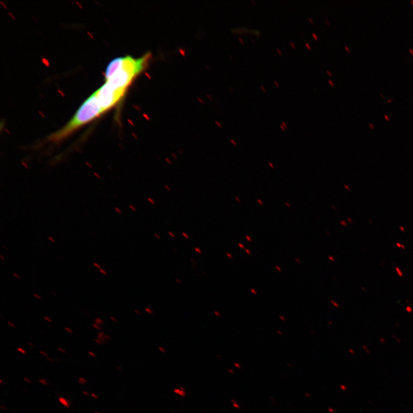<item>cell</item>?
Wrapping results in <instances>:
<instances>
[{"mask_svg":"<svg viewBox=\"0 0 413 413\" xmlns=\"http://www.w3.org/2000/svg\"><path fill=\"white\" fill-rule=\"evenodd\" d=\"M13 275H14L15 277H16L17 278V279H19V280L20 279V276H18V275H17V274L13 273Z\"/></svg>","mask_w":413,"mask_h":413,"instance_id":"836d02e7","label":"cell"},{"mask_svg":"<svg viewBox=\"0 0 413 413\" xmlns=\"http://www.w3.org/2000/svg\"><path fill=\"white\" fill-rule=\"evenodd\" d=\"M28 344L29 345V346H31V347H33V348H35V345H33L32 343H31L30 342H28Z\"/></svg>","mask_w":413,"mask_h":413,"instance_id":"f35d334b","label":"cell"},{"mask_svg":"<svg viewBox=\"0 0 413 413\" xmlns=\"http://www.w3.org/2000/svg\"><path fill=\"white\" fill-rule=\"evenodd\" d=\"M88 354H89V355L90 356H91L92 357H96V354L94 352L89 351V352H88Z\"/></svg>","mask_w":413,"mask_h":413,"instance_id":"e0dca14e","label":"cell"},{"mask_svg":"<svg viewBox=\"0 0 413 413\" xmlns=\"http://www.w3.org/2000/svg\"><path fill=\"white\" fill-rule=\"evenodd\" d=\"M282 124H283L285 128H287V126H286V124L284 123V122H282Z\"/></svg>","mask_w":413,"mask_h":413,"instance_id":"f907efd6","label":"cell"},{"mask_svg":"<svg viewBox=\"0 0 413 413\" xmlns=\"http://www.w3.org/2000/svg\"><path fill=\"white\" fill-rule=\"evenodd\" d=\"M308 19L310 21V22L311 23V24H314V20L313 19H312L311 18H308Z\"/></svg>","mask_w":413,"mask_h":413,"instance_id":"7dc6e473","label":"cell"},{"mask_svg":"<svg viewBox=\"0 0 413 413\" xmlns=\"http://www.w3.org/2000/svg\"><path fill=\"white\" fill-rule=\"evenodd\" d=\"M327 74H328L329 75H330V77H332V73H331V71H329V70H327Z\"/></svg>","mask_w":413,"mask_h":413,"instance_id":"ab89813d","label":"cell"},{"mask_svg":"<svg viewBox=\"0 0 413 413\" xmlns=\"http://www.w3.org/2000/svg\"><path fill=\"white\" fill-rule=\"evenodd\" d=\"M59 401H60V403L67 408H70V403L66 398L64 397H60L59 398Z\"/></svg>","mask_w":413,"mask_h":413,"instance_id":"5b68a950","label":"cell"},{"mask_svg":"<svg viewBox=\"0 0 413 413\" xmlns=\"http://www.w3.org/2000/svg\"><path fill=\"white\" fill-rule=\"evenodd\" d=\"M94 341H95V342H96V343H97L98 344L101 345V344H104V343L102 342V341H101L100 340H98V339H94Z\"/></svg>","mask_w":413,"mask_h":413,"instance_id":"ac0fdd59","label":"cell"},{"mask_svg":"<svg viewBox=\"0 0 413 413\" xmlns=\"http://www.w3.org/2000/svg\"><path fill=\"white\" fill-rule=\"evenodd\" d=\"M99 271H100L101 273H103L104 275H106V276H107V275H108V273H107V272H106V271H104V270H103L102 269H100Z\"/></svg>","mask_w":413,"mask_h":413,"instance_id":"cb8c5ba5","label":"cell"},{"mask_svg":"<svg viewBox=\"0 0 413 413\" xmlns=\"http://www.w3.org/2000/svg\"><path fill=\"white\" fill-rule=\"evenodd\" d=\"M174 393L177 395H178L181 397L184 398L186 397L187 393L186 391L184 389V387L183 386H180L179 388H176L174 390Z\"/></svg>","mask_w":413,"mask_h":413,"instance_id":"277c9868","label":"cell"},{"mask_svg":"<svg viewBox=\"0 0 413 413\" xmlns=\"http://www.w3.org/2000/svg\"><path fill=\"white\" fill-rule=\"evenodd\" d=\"M175 281L177 282V283H178L179 284H182V281H181L180 279H176Z\"/></svg>","mask_w":413,"mask_h":413,"instance_id":"83f0119b","label":"cell"},{"mask_svg":"<svg viewBox=\"0 0 413 413\" xmlns=\"http://www.w3.org/2000/svg\"><path fill=\"white\" fill-rule=\"evenodd\" d=\"M274 83H275V85H276V86H277L278 87H280V85H279V83H278V82H277V81H275V82H274Z\"/></svg>","mask_w":413,"mask_h":413,"instance_id":"f6af8a7d","label":"cell"},{"mask_svg":"<svg viewBox=\"0 0 413 413\" xmlns=\"http://www.w3.org/2000/svg\"><path fill=\"white\" fill-rule=\"evenodd\" d=\"M150 57V54H146L139 58H118L117 69L105 83L114 90L126 92L133 80L146 68Z\"/></svg>","mask_w":413,"mask_h":413,"instance_id":"7a4b0ae2","label":"cell"},{"mask_svg":"<svg viewBox=\"0 0 413 413\" xmlns=\"http://www.w3.org/2000/svg\"><path fill=\"white\" fill-rule=\"evenodd\" d=\"M18 350L21 353L24 354V355L27 353L26 351L24 350V349L22 348H18Z\"/></svg>","mask_w":413,"mask_h":413,"instance_id":"7c38bea8","label":"cell"},{"mask_svg":"<svg viewBox=\"0 0 413 413\" xmlns=\"http://www.w3.org/2000/svg\"><path fill=\"white\" fill-rule=\"evenodd\" d=\"M58 350L61 351L63 353H66V351L65 350V349H63L62 348H58Z\"/></svg>","mask_w":413,"mask_h":413,"instance_id":"44dd1931","label":"cell"},{"mask_svg":"<svg viewBox=\"0 0 413 413\" xmlns=\"http://www.w3.org/2000/svg\"><path fill=\"white\" fill-rule=\"evenodd\" d=\"M95 323L98 324H102L104 323V322L102 321V320H101L100 319L97 318H96V319H95Z\"/></svg>","mask_w":413,"mask_h":413,"instance_id":"9c48e42d","label":"cell"},{"mask_svg":"<svg viewBox=\"0 0 413 413\" xmlns=\"http://www.w3.org/2000/svg\"><path fill=\"white\" fill-rule=\"evenodd\" d=\"M0 258H1L3 260H5V259L4 258L2 255H0Z\"/></svg>","mask_w":413,"mask_h":413,"instance_id":"816d5d0a","label":"cell"},{"mask_svg":"<svg viewBox=\"0 0 413 413\" xmlns=\"http://www.w3.org/2000/svg\"><path fill=\"white\" fill-rule=\"evenodd\" d=\"M39 352H40V354H41L42 355H43L44 356H45V357H48L47 356V354L45 352H44L43 351H40Z\"/></svg>","mask_w":413,"mask_h":413,"instance_id":"ffe728a7","label":"cell"},{"mask_svg":"<svg viewBox=\"0 0 413 413\" xmlns=\"http://www.w3.org/2000/svg\"><path fill=\"white\" fill-rule=\"evenodd\" d=\"M191 260L193 264H196V261L194 259H191Z\"/></svg>","mask_w":413,"mask_h":413,"instance_id":"c3c4849f","label":"cell"},{"mask_svg":"<svg viewBox=\"0 0 413 413\" xmlns=\"http://www.w3.org/2000/svg\"><path fill=\"white\" fill-rule=\"evenodd\" d=\"M90 396H91V397L92 398H94L95 399H98L99 398V397H98V395H96V394H94V393L91 394Z\"/></svg>","mask_w":413,"mask_h":413,"instance_id":"2e32d148","label":"cell"},{"mask_svg":"<svg viewBox=\"0 0 413 413\" xmlns=\"http://www.w3.org/2000/svg\"><path fill=\"white\" fill-rule=\"evenodd\" d=\"M13 413H17L16 411H12Z\"/></svg>","mask_w":413,"mask_h":413,"instance_id":"91938a15","label":"cell"},{"mask_svg":"<svg viewBox=\"0 0 413 413\" xmlns=\"http://www.w3.org/2000/svg\"><path fill=\"white\" fill-rule=\"evenodd\" d=\"M39 382L41 383V384L43 385L44 386H48L49 384L48 381L46 380L44 378L40 379L39 380Z\"/></svg>","mask_w":413,"mask_h":413,"instance_id":"52a82bcc","label":"cell"},{"mask_svg":"<svg viewBox=\"0 0 413 413\" xmlns=\"http://www.w3.org/2000/svg\"><path fill=\"white\" fill-rule=\"evenodd\" d=\"M134 313L140 316L141 315V313H140V312L138 310H134Z\"/></svg>","mask_w":413,"mask_h":413,"instance_id":"1f68e13d","label":"cell"},{"mask_svg":"<svg viewBox=\"0 0 413 413\" xmlns=\"http://www.w3.org/2000/svg\"><path fill=\"white\" fill-rule=\"evenodd\" d=\"M305 45L306 46V47L309 49H311V46L308 43H305Z\"/></svg>","mask_w":413,"mask_h":413,"instance_id":"d6a6232c","label":"cell"},{"mask_svg":"<svg viewBox=\"0 0 413 413\" xmlns=\"http://www.w3.org/2000/svg\"><path fill=\"white\" fill-rule=\"evenodd\" d=\"M24 381L27 382V383H32V381L31 380V379H29V378H26V377L24 378Z\"/></svg>","mask_w":413,"mask_h":413,"instance_id":"4fadbf2b","label":"cell"},{"mask_svg":"<svg viewBox=\"0 0 413 413\" xmlns=\"http://www.w3.org/2000/svg\"><path fill=\"white\" fill-rule=\"evenodd\" d=\"M381 95L382 96V97L383 98H384V96H383V95L382 94H381Z\"/></svg>","mask_w":413,"mask_h":413,"instance_id":"680465c9","label":"cell"},{"mask_svg":"<svg viewBox=\"0 0 413 413\" xmlns=\"http://www.w3.org/2000/svg\"><path fill=\"white\" fill-rule=\"evenodd\" d=\"M116 369L117 370H118L120 371V372H121V371H122V368H121V366H116Z\"/></svg>","mask_w":413,"mask_h":413,"instance_id":"f1b7e54d","label":"cell"},{"mask_svg":"<svg viewBox=\"0 0 413 413\" xmlns=\"http://www.w3.org/2000/svg\"><path fill=\"white\" fill-rule=\"evenodd\" d=\"M280 126L282 130H285V129L283 127H282V125H281Z\"/></svg>","mask_w":413,"mask_h":413,"instance_id":"9f6ffc18","label":"cell"},{"mask_svg":"<svg viewBox=\"0 0 413 413\" xmlns=\"http://www.w3.org/2000/svg\"><path fill=\"white\" fill-rule=\"evenodd\" d=\"M214 314H215V315H216V316H218V317H219V316H221V314H220V313H219V312H218V311H214Z\"/></svg>","mask_w":413,"mask_h":413,"instance_id":"d4e9b609","label":"cell"},{"mask_svg":"<svg viewBox=\"0 0 413 413\" xmlns=\"http://www.w3.org/2000/svg\"><path fill=\"white\" fill-rule=\"evenodd\" d=\"M111 319L113 320L114 322H117V320L113 316H111Z\"/></svg>","mask_w":413,"mask_h":413,"instance_id":"8d00e7d4","label":"cell"},{"mask_svg":"<svg viewBox=\"0 0 413 413\" xmlns=\"http://www.w3.org/2000/svg\"><path fill=\"white\" fill-rule=\"evenodd\" d=\"M171 413H176V412H171Z\"/></svg>","mask_w":413,"mask_h":413,"instance_id":"be15d7a7","label":"cell"},{"mask_svg":"<svg viewBox=\"0 0 413 413\" xmlns=\"http://www.w3.org/2000/svg\"><path fill=\"white\" fill-rule=\"evenodd\" d=\"M145 311L146 313L149 315L153 314V309L151 308L150 307H146L145 308Z\"/></svg>","mask_w":413,"mask_h":413,"instance_id":"ba28073f","label":"cell"},{"mask_svg":"<svg viewBox=\"0 0 413 413\" xmlns=\"http://www.w3.org/2000/svg\"><path fill=\"white\" fill-rule=\"evenodd\" d=\"M1 408L3 410H7V408L6 406H4L3 405H1Z\"/></svg>","mask_w":413,"mask_h":413,"instance_id":"b9f144b4","label":"cell"},{"mask_svg":"<svg viewBox=\"0 0 413 413\" xmlns=\"http://www.w3.org/2000/svg\"><path fill=\"white\" fill-rule=\"evenodd\" d=\"M95 413H100L99 412H95Z\"/></svg>","mask_w":413,"mask_h":413,"instance_id":"94428289","label":"cell"},{"mask_svg":"<svg viewBox=\"0 0 413 413\" xmlns=\"http://www.w3.org/2000/svg\"><path fill=\"white\" fill-rule=\"evenodd\" d=\"M33 296L36 297L37 299H39V300H41L40 297L38 296V295L37 294H35V293L33 294Z\"/></svg>","mask_w":413,"mask_h":413,"instance_id":"e575fe53","label":"cell"},{"mask_svg":"<svg viewBox=\"0 0 413 413\" xmlns=\"http://www.w3.org/2000/svg\"><path fill=\"white\" fill-rule=\"evenodd\" d=\"M277 52L279 53L280 56H282V53L281 51V50L280 49H277Z\"/></svg>","mask_w":413,"mask_h":413,"instance_id":"bcb514c9","label":"cell"},{"mask_svg":"<svg viewBox=\"0 0 413 413\" xmlns=\"http://www.w3.org/2000/svg\"><path fill=\"white\" fill-rule=\"evenodd\" d=\"M91 326H92V327H93V328H96V329H97V330H102V328H101L100 326H99L98 325V324H96V323H95V324H92V325Z\"/></svg>","mask_w":413,"mask_h":413,"instance_id":"30bf717a","label":"cell"},{"mask_svg":"<svg viewBox=\"0 0 413 413\" xmlns=\"http://www.w3.org/2000/svg\"><path fill=\"white\" fill-rule=\"evenodd\" d=\"M344 48H345V49H346V50H347V51L348 53H349V51H350V50H349V48L347 47V46H344Z\"/></svg>","mask_w":413,"mask_h":413,"instance_id":"60d3db41","label":"cell"},{"mask_svg":"<svg viewBox=\"0 0 413 413\" xmlns=\"http://www.w3.org/2000/svg\"><path fill=\"white\" fill-rule=\"evenodd\" d=\"M312 35H313V36L314 37V39L315 40H318V36L317 35L315 34V33H313V34H312Z\"/></svg>","mask_w":413,"mask_h":413,"instance_id":"7402d4cb","label":"cell"},{"mask_svg":"<svg viewBox=\"0 0 413 413\" xmlns=\"http://www.w3.org/2000/svg\"><path fill=\"white\" fill-rule=\"evenodd\" d=\"M410 51L411 52V53L412 54H413V51H412V49H410Z\"/></svg>","mask_w":413,"mask_h":413,"instance_id":"11a10c76","label":"cell"},{"mask_svg":"<svg viewBox=\"0 0 413 413\" xmlns=\"http://www.w3.org/2000/svg\"><path fill=\"white\" fill-rule=\"evenodd\" d=\"M261 89H262L264 91V92H266L267 91V90L265 89V88H264V86H261Z\"/></svg>","mask_w":413,"mask_h":413,"instance_id":"ee69618b","label":"cell"},{"mask_svg":"<svg viewBox=\"0 0 413 413\" xmlns=\"http://www.w3.org/2000/svg\"><path fill=\"white\" fill-rule=\"evenodd\" d=\"M159 350L160 351H161V352H163V353H165V352H166V349H165V348H163V347H159Z\"/></svg>","mask_w":413,"mask_h":413,"instance_id":"5bb4252c","label":"cell"},{"mask_svg":"<svg viewBox=\"0 0 413 413\" xmlns=\"http://www.w3.org/2000/svg\"><path fill=\"white\" fill-rule=\"evenodd\" d=\"M3 381L2 379H0V383H1V384H3Z\"/></svg>","mask_w":413,"mask_h":413,"instance_id":"db71d44e","label":"cell"},{"mask_svg":"<svg viewBox=\"0 0 413 413\" xmlns=\"http://www.w3.org/2000/svg\"><path fill=\"white\" fill-rule=\"evenodd\" d=\"M51 293H53L54 295H55V296H57V294L56 293H54V292H51Z\"/></svg>","mask_w":413,"mask_h":413,"instance_id":"f5cc1de1","label":"cell"},{"mask_svg":"<svg viewBox=\"0 0 413 413\" xmlns=\"http://www.w3.org/2000/svg\"><path fill=\"white\" fill-rule=\"evenodd\" d=\"M326 23H327V24L328 25V26H330V23H329V22H328V21H327V20H326Z\"/></svg>","mask_w":413,"mask_h":413,"instance_id":"681fc988","label":"cell"},{"mask_svg":"<svg viewBox=\"0 0 413 413\" xmlns=\"http://www.w3.org/2000/svg\"><path fill=\"white\" fill-rule=\"evenodd\" d=\"M195 250L197 252L198 254H202V253H203V252H202V251L200 250V248H199L196 247L195 248Z\"/></svg>","mask_w":413,"mask_h":413,"instance_id":"9a60e30c","label":"cell"},{"mask_svg":"<svg viewBox=\"0 0 413 413\" xmlns=\"http://www.w3.org/2000/svg\"><path fill=\"white\" fill-rule=\"evenodd\" d=\"M65 330L67 331V332H69V333H70V334H72V333H73V331L72 330H71L70 328H68V327H66L65 328Z\"/></svg>","mask_w":413,"mask_h":413,"instance_id":"d6986e66","label":"cell"},{"mask_svg":"<svg viewBox=\"0 0 413 413\" xmlns=\"http://www.w3.org/2000/svg\"><path fill=\"white\" fill-rule=\"evenodd\" d=\"M125 91L115 90L105 83L94 93L104 111L107 112L115 106L124 97Z\"/></svg>","mask_w":413,"mask_h":413,"instance_id":"3957f363","label":"cell"},{"mask_svg":"<svg viewBox=\"0 0 413 413\" xmlns=\"http://www.w3.org/2000/svg\"><path fill=\"white\" fill-rule=\"evenodd\" d=\"M104 113L97 97L93 93L83 103L69 122L56 132L49 135L48 140L55 144L61 142Z\"/></svg>","mask_w":413,"mask_h":413,"instance_id":"6da1fadb","label":"cell"},{"mask_svg":"<svg viewBox=\"0 0 413 413\" xmlns=\"http://www.w3.org/2000/svg\"><path fill=\"white\" fill-rule=\"evenodd\" d=\"M78 381L80 383V384L83 386H85L87 383V381L86 380V379L85 378L83 377H79Z\"/></svg>","mask_w":413,"mask_h":413,"instance_id":"8992f818","label":"cell"},{"mask_svg":"<svg viewBox=\"0 0 413 413\" xmlns=\"http://www.w3.org/2000/svg\"><path fill=\"white\" fill-rule=\"evenodd\" d=\"M391 101H392V99L389 100L388 101H387V102H391Z\"/></svg>","mask_w":413,"mask_h":413,"instance_id":"6f0895ef","label":"cell"},{"mask_svg":"<svg viewBox=\"0 0 413 413\" xmlns=\"http://www.w3.org/2000/svg\"><path fill=\"white\" fill-rule=\"evenodd\" d=\"M47 360L48 362H50V363H54V360L53 359H52V358H50L49 357H47Z\"/></svg>","mask_w":413,"mask_h":413,"instance_id":"603a6c76","label":"cell"},{"mask_svg":"<svg viewBox=\"0 0 413 413\" xmlns=\"http://www.w3.org/2000/svg\"><path fill=\"white\" fill-rule=\"evenodd\" d=\"M83 394L84 395H86V396H90V394L89 393H88V392L86 391H83Z\"/></svg>","mask_w":413,"mask_h":413,"instance_id":"f546056e","label":"cell"},{"mask_svg":"<svg viewBox=\"0 0 413 413\" xmlns=\"http://www.w3.org/2000/svg\"><path fill=\"white\" fill-rule=\"evenodd\" d=\"M44 319L47 320V321L49 323H52V320L49 319L48 317H46V316H44Z\"/></svg>","mask_w":413,"mask_h":413,"instance_id":"4316f807","label":"cell"},{"mask_svg":"<svg viewBox=\"0 0 413 413\" xmlns=\"http://www.w3.org/2000/svg\"><path fill=\"white\" fill-rule=\"evenodd\" d=\"M94 265L96 268H99L100 269H101V267H100V265L99 264H98L97 263H94Z\"/></svg>","mask_w":413,"mask_h":413,"instance_id":"4dcf8cb0","label":"cell"},{"mask_svg":"<svg viewBox=\"0 0 413 413\" xmlns=\"http://www.w3.org/2000/svg\"><path fill=\"white\" fill-rule=\"evenodd\" d=\"M226 255H227V256H228V257H229V258H230V259H232V258H233V256H232V255H231L230 253H229V252H227V253L226 254Z\"/></svg>","mask_w":413,"mask_h":413,"instance_id":"d590c367","label":"cell"},{"mask_svg":"<svg viewBox=\"0 0 413 413\" xmlns=\"http://www.w3.org/2000/svg\"><path fill=\"white\" fill-rule=\"evenodd\" d=\"M411 3H412V4H413V1H412V0H411Z\"/></svg>","mask_w":413,"mask_h":413,"instance_id":"6125c7cd","label":"cell"},{"mask_svg":"<svg viewBox=\"0 0 413 413\" xmlns=\"http://www.w3.org/2000/svg\"><path fill=\"white\" fill-rule=\"evenodd\" d=\"M290 44L292 45V47L293 48H295V45H294V44L293 43V42L290 41Z\"/></svg>","mask_w":413,"mask_h":413,"instance_id":"7bdbcfd3","label":"cell"},{"mask_svg":"<svg viewBox=\"0 0 413 413\" xmlns=\"http://www.w3.org/2000/svg\"><path fill=\"white\" fill-rule=\"evenodd\" d=\"M328 82H329V83H330V85H331V86H332V87H333V86H334V82H333L332 81H331V80H328Z\"/></svg>","mask_w":413,"mask_h":413,"instance_id":"484cf974","label":"cell"},{"mask_svg":"<svg viewBox=\"0 0 413 413\" xmlns=\"http://www.w3.org/2000/svg\"><path fill=\"white\" fill-rule=\"evenodd\" d=\"M97 335H98V336L101 337V338H105V333L103 331L98 332Z\"/></svg>","mask_w":413,"mask_h":413,"instance_id":"8fae6325","label":"cell"},{"mask_svg":"<svg viewBox=\"0 0 413 413\" xmlns=\"http://www.w3.org/2000/svg\"><path fill=\"white\" fill-rule=\"evenodd\" d=\"M8 324H9V325L11 326V327H12L13 328H15L16 327V326L14 325V324H12L11 322H8Z\"/></svg>","mask_w":413,"mask_h":413,"instance_id":"74e56055","label":"cell"}]
</instances>
